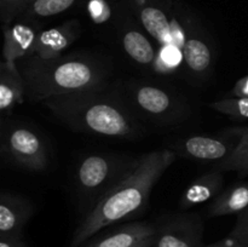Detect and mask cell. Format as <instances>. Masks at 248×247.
I'll return each instance as SVG.
<instances>
[{"label": "cell", "instance_id": "obj_3", "mask_svg": "<svg viewBox=\"0 0 248 247\" xmlns=\"http://www.w3.org/2000/svg\"><path fill=\"white\" fill-rule=\"evenodd\" d=\"M43 103L56 118L79 132L121 139H136L144 132L131 107L106 90L55 97Z\"/></svg>", "mask_w": 248, "mask_h": 247}, {"label": "cell", "instance_id": "obj_21", "mask_svg": "<svg viewBox=\"0 0 248 247\" xmlns=\"http://www.w3.org/2000/svg\"><path fill=\"white\" fill-rule=\"evenodd\" d=\"M216 169L220 170L223 172H237L240 177L248 176V149L242 153H239V154L232 155L229 160H227L223 164L217 165Z\"/></svg>", "mask_w": 248, "mask_h": 247}, {"label": "cell", "instance_id": "obj_17", "mask_svg": "<svg viewBox=\"0 0 248 247\" xmlns=\"http://www.w3.org/2000/svg\"><path fill=\"white\" fill-rule=\"evenodd\" d=\"M248 208V182H237L223 190L208 206V217L242 213Z\"/></svg>", "mask_w": 248, "mask_h": 247}, {"label": "cell", "instance_id": "obj_2", "mask_svg": "<svg viewBox=\"0 0 248 247\" xmlns=\"http://www.w3.org/2000/svg\"><path fill=\"white\" fill-rule=\"evenodd\" d=\"M19 62L27 94L34 102L106 90L110 77V65L87 53H69L51 60L28 56Z\"/></svg>", "mask_w": 248, "mask_h": 247}, {"label": "cell", "instance_id": "obj_9", "mask_svg": "<svg viewBox=\"0 0 248 247\" xmlns=\"http://www.w3.org/2000/svg\"><path fill=\"white\" fill-rule=\"evenodd\" d=\"M184 40L182 45V58L189 74L195 79H208L213 72L212 47L202 34H199L194 27H184Z\"/></svg>", "mask_w": 248, "mask_h": 247}, {"label": "cell", "instance_id": "obj_16", "mask_svg": "<svg viewBox=\"0 0 248 247\" xmlns=\"http://www.w3.org/2000/svg\"><path fill=\"white\" fill-rule=\"evenodd\" d=\"M121 44L128 57L145 68L159 65V52L154 44L138 28H126L121 35Z\"/></svg>", "mask_w": 248, "mask_h": 247}, {"label": "cell", "instance_id": "obj_15", "mask_svg": "<svg viewBox=\"0 0 248 247\" xmlns=\"http://www.w3.org/2000/svg\"><path fill=\"white\" fill-rule=\"evenodd\" d=\"M156 225L145 222L127 223L92 240L84 247H132L148 237L154 236Z\"/></svg>", "mask_w": 248, "mask_h": 247}, {"label": "cell", "instance_id": "obj_10", "mask_svg": "<svg viewBox=\"0 0 248 247\" xmlns=\"http://www.w3.org/2000/svg\"><path fill=\"white\" fill-rule=\"evenodd\" d=\"M34 213L31 200L11 191L0 195V236L22 235L24 225Z\"/></svg>", "mask_w": 248, "mask_h": 247}, {"label": "cell", "instance_id": "obj_19", "mask_svg": "<svg viewBox=\"0 0 248 247\" xmlns=\"http://www.w3.org/2000/svg\"><path fill=\"white\" fill-rule=\"evenodd\" d=\"M210 108L234 120H248V97L223 98L211 103Z\"/></svg>", "mask_w": 248, "mask_h": 247}, {"label": "cell", "instance_id": "obj_5", "mask_svg": "<svg viewBox=\"0 0 248 247\" xmlns=\"http://www.w3.org/2000/svg\"><path fill=\"white\" fill-rule=\"evenodd\" d=\"M131 109L145 120L159 125H174L190 115V107L179 94L162 85L133 80L126 87Z\"/></svg>", "mask_w": 248, "mask_h": 247}, {"label": "cell", "instance_id": "obj_23", "mask_svg": "<svg viewBox=\"0 0 248 247\" xmlns=\"http://www.w3.org/2000/svg\"><path fill=\"white\" fill-rule=\"evenodd\" d=\"M89 12L96 23H103L110 17V7L104 0H90Z\"/></svg>", "mask_w": 248, "mask_h": 247}, {"label": "cell", "instance_id": "obj_24", "mask_svg": "<svg viewBox=\"0 0 248 247\" xmlns=\"http://www.w3.org/2000/svg\"><path fill=\"white\" fill-rule=\"evenodd\" d=\"M27 0H1V18L5 24H10L17 14L23 9Z\"/></svg>", "mask_w": 248, "mask_h": 247}, {"label": "cell", "instance_id": "obj_29", "mask_svg": "<svg viewBox=\"0 0 248 247\" xmlns=\"http://www.w3.org/2000/svg\"><path fill=\"white\" fill-rule=\"evenodd\" d=\"M154 236L148 237V239L143 240L142 242H140V244L135 245V246H132V247H153V244H154Z\"/></svg>", "mask_w": 248, "mask_h": 247}, {"label": "cell", "instance_id": "obj_18", "mask_svg": "<svg viewBox=\"0 0 248 247\" xmlns=\"http://www.w3.org/2000/svg\"><path fill=\"white\" fill-rule=\"evenodd\" d=\"M140 22L145 31L156 41L165 46H174V34L172 19L161 9L154 6L143 7L140 15Z\"/></svg>", "mask_w": 248, "mask_h": 247}, {"label": "cell", "instance_id": "obj_13", "mask_svg": "<svg viewBox=\"0 0 248 247\" xmlns=\"http://www.w3.org/2000/svg\"><path fill=\"white\" fill-rule=\"evenodd\" d=\"M223 173L224 172L220 170L215 169L191 182L179 199V208L182 211H188L201 203L215 200L223 191V185H224Z\"/></svg>", "mask_w": 248, "mask_h": 247}, {"label": "cell", "instance_id": "obj_14", "mask_svg": "<svg viewBox=\"0 0 248 247\" xmlns=\"http://www.w3.org/2000/svg\"><path fill=\"white\" fill-rule=\"evenodd\" d=\"M27 87L18 63L1 61L0 63V110L9 114L17 104L24 102Z\"/></svg>", "mask_w": 248, "mask_h": 247}, {"label": "cell", "instance_id": "obj_25", "mask_svg": "<svg viewBox=\"0 0 248 247\" xmlns=\"http://www.w3.org/2000/svg\"><path fill=\"white\" fill-rule=\"evenodd\" d=\"M0 247H27L22 235L0 236Z\"/></svg>", "mask_w": 248, "mask_h": 247}, {"label": "cell", "instance_id": "obj_6", "mask_svg": "<svg viewBox=\"0 0 248 247\" xmlns=\"http://www.w3.org/2000/svg\"><path fill=\"white\" fill-rule=\"evenodd\" d=\"M1 154L11 164L29 172H44L50 165L45 139L31 126L18 121L2 123Z\"/></svg>", "mask_w": 248, "mask_h": 247}, {"label": "cell", "instance_id": "obj_28", "mask_svg": "<svg viewBox=\"0 0 248 247\" xmlns=\"http://www.w3.org/2000/svg\"><path fill=\"white\" fill-rule=\"evenodd\" d=\"M205 247H244L240 242H237L236 240H234L232 237L228 236L225 239L219 240V241L215 242V244H211L208 246Z\"/></svg>", "mask_w": 248, "mask_h": 247}, {"label": "cell", "instance_id": "obj_11", "mask_svg": "<svg viewBox=\"0 0 248 247\" xmlns=\"http://www.w3.org/2000/svg\"><path fill=\"white\" fill-rule=\"evenodd\" d=\"M80 28L77 21L68 22L55 28L39 31L31 56L43 60L60 57L79 38Z\"/></svg>", "mask_w": 248, "mask_h": 247}, {"label": "cell", "instance_id": "obj_20", "mask_svg": "<svg viewBox=\"0 0 248 247\" xmlns=\"http://www.w3.org/2000/svg\"><path fill=\"white\" fill-rule=\"evenodd\" d=\"M75 0H34L28 15L34 17H51L62 14L74 5Z\"/></svg>", "mask_w": 248, "mask_h": 247}, {"label": "cell", "instance_id": "obj_4", "mask_svg": "<svg viewBox=\"0 0 248 247\" xmlns=\"http://www.w3.org/2000/svg\"><path fill=\"white\" fill-rule=\"evenodd\" d=\"M137 162L138 159L111 153H96L85 156L77 167L75 185L79 195L90 201L86 212L130 174Z\"/></svg>", "mask_w": 248, "mask_h": 247}, {"label": "cell", "instance_id": "obj_8", "mask_svg": "<svg viewBox=\"0 0 248 247\" xmlns=\"http://www.w3.org/2000/svg\"><path fill=\"white\" fill-rule=\"evenodd\" d=\"M239 144L236 127L224 136L193 135L181 138L173 144L171 150L176 155L198 160V161L223 164L230 159Z\"/></svg>", "mask_w": 248, "mask_h": 247}, {"label": "cell", "instance_id": "obj_7", "mask_svg": "<svg viewBox=\"0 0 248 247\" xmlns=\"http://www.w3.org/2000/svg\"><path fill=\"white\" fill-rule=\"evenodd\" d=\"M153 247H205V223L195 212H179L156 224Z\"/></svg>", "mask_w": 248, "mask_h": 247}, {"label": "cell", "instance_id": "obj_26", "mask_svg": "<svg viewBox=\"0 0 248 247\" xmlns=\"http://www.w3.org/2000/svg\"><path fill=\"white\" fill-rule=\"evenodd\" d=\"M236 132L237 136H239V144H237L234 154H239V153H242L248 149V125L244 126V127H236Z\"/></svg>", "mask_w": 248, "mask_h": 247}, {"label": "cell", "instance_id": "obj_1", "mask_svg": "<svg viewBox=\"0 0 248 247\" xmlns=\"http://www.w3.org/2000/svg\"><path fill=\"white\" fill-rule=\"evenodd\" d=\"M174 159L176 153L171 149L154 150L138 157L132 172L85 213L70 247H79L104 228L142 215L149 203L153 188Z\"/></svg>", "mask_w": 248, "mask_h": 247}, {"label": "cell", "instance_id": "obj_12", "mask_svg": "<svg viewBox=\"0 0 248 247\" xmlns=\"http://www.w3.org/2000/svg\"><path fill=\"white\" fill-rule=\"evenodd\" d=\"M4 45H2V61L16 62L31 56L39 31L29 23L5 24Z\"/></svg>", "mask_w": 248, "mask_h": 247}, {"label": "cell", "instance_id": "obj_22", "mask_svg": "<svg viewBox=\"0 0 248 247\" xmlns=\"http://www.w3.org/2000/svg\"><path fill=\"white\" fill-rule=\"evenodd\" d=\"M228 236L236 240L244 247H248V208L237 216L236 223Z\"/></svg>", "mask_w": 248, "mask_h": 247}, {"label": "cell", "instance_id": "obj_27", "mask_svg": "<svg viewBox=\"0 0 248 247\" xmlns=\"http://www.w3.org/2000/svg\"><path fill=\"white\" fill-rule=\"evenodd\" d=\"M234 97H248V75L241 77L232 89Z\"/></svg>", "mask_w": 248, "mask_h": 247}]
</instances>
